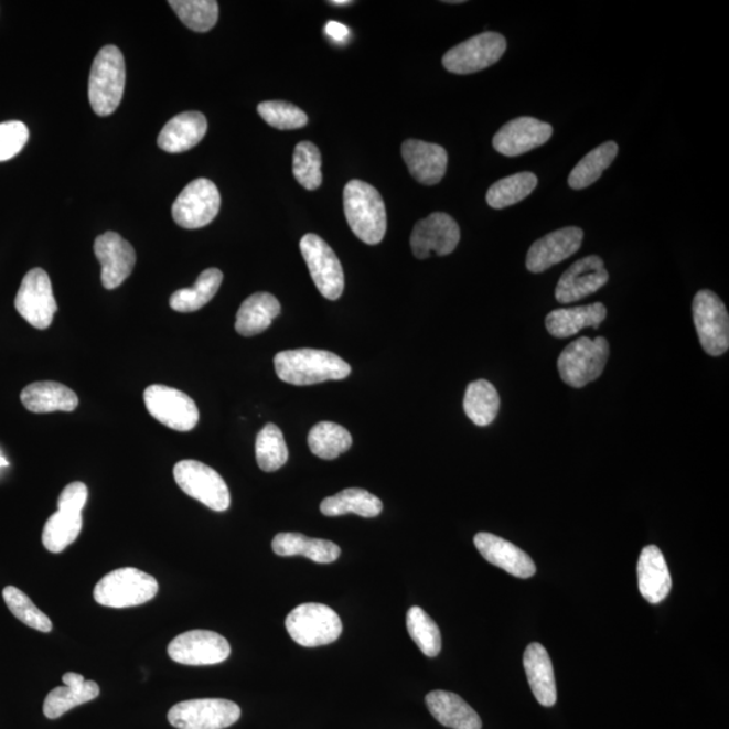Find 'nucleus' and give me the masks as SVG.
<instances>
[{
	"label": "nucleus",
	"mask_w": 729,
	"mask_h": 729,
	"mask_svg": "<svg viewBox=\"0 0 729 729\" xmlns=\"http://www.w3.org/2000/svg\"><path fill=\"white\" fill-rule=\"evenodd\" d=\"M275 369L281 382L305 387L351 376L352 367L340 355L317 349H298L276 354Z\"/></svg>",
	"instance_id": "obj_1"
},
{
	"label": "nucleus",
	"mask_w": 729,
	"mask_h": 729,
	"mask_svg": "<svg viewBox=\"0 0 729 729\" xmlns=\"http://www.w3.org/2000/svg\"><path fill=\"white\" fill-rule=\"evenodd\" d=\"M343 207L349 226L363 243H382L387 233V208L375 186L352 180L343 191Z\"/></svg>",
	"instance_id": "obj_2"
},
{
	"label": "nucleus",
	"mask_w": 729,
	"mask_h": 729,
	"mask_svg": "<svg viewBox=\"0 0 729 729\" xmlns=\"http://www.w3.org/2000/svg\"><path fill=\"white\" fill-rule=\"evenodd\" d=\"M126 86V65L117 46L101 47L94 60L88 82V98L95 114L111 116L122 101Z\"/></svg>",
	"instance_id": "obj_3"
},
{
	"label": "nucleus",
	"mask_w": 729,
	"mask_h": 729,
	"mask_svg": "<svg viewBox=\"0 0 729 729\" xmlns=\"http://www.w3.org/2000/svg\"><path fill=\"white\" fill-rule=\"evenodd\" d=\"M159 582L153 576L135 568L110 571L96 583L94 599L108 608H130L153 600Z\"/></svg>",
	"instance_id": "obj_4"
},
{
	"label": "nucleus",
	"mask_w": 729,
	"mask_h": 729,
	"mask_svg": "<svg viewBox=\"0 0 729 729\" xmlns=\"http://www.w3.org/2000/svg\"><path fill=\"white\" fill-rule=\"evenodd\" d=\"M610 357V343L602 336L590 340L588 336L571 342L560 353L558 371L562 382L573 388H583L598 379L605 369Z\"/></svg>",
	"instance_id": "obj_5"
},
{
	"label": "nucleus",
	"mask_w": 729,
	"mask_h": 729,
	"mask_svg": "<svg viewBox=\"0 0 729 729\" xmlns=\"http://www.w3.org/2000/svg\"><path fill=\"white\" fill-rule=\"evenodd\" d=\"M289 636L303 647H321L339 641L343 625L339 614L324 604L307 602L288 614Z\"/></svg>",
	"instance_id": "obj_6"
},
{
	"label": "nucleus",
	"mask_w": 729,
	"mask_h": 729,
	"mask_svg": "<svg viewBox=\"0 0 729 729\" xmlns=\"http://www.w3.org/2000/svg\"><path fill=\"white\" fill-rule=\"evenodd\" d=\"M173 475L185 495L197 500L210 510L223 512L231 507V491L222 475L213 468L199 461L185 460L176 463Z\"/></svg>",
	"instance_id": "obj_7"
},
{
	"label": "nucleus",
	"mask_w": 729,
	"mask_h": 729,
	"mask_svg": "<svg viewBox=\"0 0 729 729\" xmlns=\"http://www.w3.org/2000/svg\"><path fill=\"white\" fill-rule=\"evenodd\" d=\"M693 321L705 353L720 357L729 347V317L726 304L709 289L693 300Z\"/></svg>",
	"instance_id": "obj_8"
},
{
	"label": "nucleus",
	"mask_w": 729,
	"mask_h": 729,
	"mask_svg": "<svg viewBox=\"0 0 729 729\" xmlns=\"http://www.w3.org/2000/svg\"><path fill=\"white\" fill-rule=\"evenodd\" d=\"M237 704L223 698H199L174 705L168 720L178 729H225L239 720Z\"/></svg>",
	"instance_id": "obj_9"
},
{
	"label": "nucleus",
	"mask_w": 729,
	"mask_h": 729,
	"mask_svg": "<svg viewBox=\"0 0 729 729\" xmlns=\"http://www.w3.org/2000/svg\"><path fill=\"white\" fill-rule=\"evenodd\" d=\"M507 50L502 34L485 32L463 41L444 54L442 64L455 75H470L495 65Z\"/></svg>",
	"instance_id": "obj_10"
},
{
	"label": "nucleus",
	"mask_w": 729,
	"mask_h": 729,
	"mask_svg": "<svg viewBox=\"0 0 729 729\" xmlns=\"http://www.w3.org/2000/svg\"><path fill=\"white\" fill-rule=\"evenodd\" d=\"M300 251L318 291L323 298L339 300L345 289V275L334 250L318 235L305 234L300 240Z\"/></svg>",
	"instance_id": "obj_11"
},
{
	"label": "nucleus",
	"mask_w": 729,
	"mask_h": 729,
	"mask_svg": "<svg viewBox=\"0 0 729 729\" xmlns=\"http://www.w3.org/2000/svg\"><path fill=\"white\" fill-rule=\"evenodd\" d=\"M143 400L149 414L168 429L183 432L195 429L199 409L184 392L154 384L144 390Z\"/></svg>",
	"instance_id": "obj_12"
},
{
	"label": "nucleus",
	"mask_w": 729,
	"mask_h": 729,
	"mask_svg": "<svg viewBox=\"0 0 729 729\" xmlns=\"http://www.w3.org/2000/svg\"><path fill=\"white\" fill-rule=\"evenodd\" d=\"M221 194L208 179H196L173 203L172 215L180 227L195 231L210 225L218 215Z\"/></svg>",
	"instance_id": "obj_13"
},
{
	"label": "nucleus",
	"mask_w": 729,
	"mask_h": 729,
	"mask_svg": "<svg viewBox=\"0 0 729 729\" xmlns=\"http://www.w3.org/2000/svg\"><path fill=\"white\" fill-rule=\"evenodd\" d=\"M15 309L33 328L46 330L51 326L58 307L50 276L44 269H32L23 277L15 298Z\"/></svg>",
	"instance_id": "obj_14"
},
{
	"label": "nucleus",
	"mask_w": 729,
	"mask_h": 729,
	"mask_svg": "<svg viewBox=\"0 0 729 729\" xmlns=\"http://www.w3.org/2000/svg\"><path fill=\"white\" fill-rule=\"evenodd\" d=\"M232 647L227 639L214 631L194 630L173 639L168 646V655L180 665H218L231 656Z\"/></svg>",
	"instance_id": "obj_15"
},
{
	"label": "nucleus",
	"mask_w": 729,
	"mask_h": 729,
	"mask_svg": "<svg viewBox=\"0 0 729 729\" xmlns=\"http://www.w3.org/2000/svg\"><path fill=\"white\" fill-rule=\"evenodd\" d=\"M461 231L458 223L449 214L433 213L415 225L411 235L414 256L426 260L436 253L438 256H449L460 244Z\"/></svg>",
	"instance_id": "obj_16"
},
{
	"label": "nucleus",
	"mask_w": 729,
	"mask_h": 729,
	"mask_svg": "<svg viewBox=\"0 0 729 729\" xmlns=\"http://www.w3.org/2000/svg\"><path fill=\"white\" fill-rule=\"evenodd\" d=\"M610 280L604 261L599 256L581 258L560 276L556 299L560 304H570L598 292Z\"/></svg>",
	"instance_id": "obj_17"
},
{
	"label": "nucleus",
	"mask_w": 729,
	"mask_h": 729,
	"mask_svg": "<svg viewBox=\"0 0 729 729\" xmlns=\"http://www.w3.org/2000/svg\"><path fill=\"white\" fill-rule=\"evenodd\" d=\"M95 256L101 265V285L116 289L136 267V250L118 233L107 232L95 239Z\"/></svg>",
	"instance_id": "obj_18"
},
{
	"label": "nucleus",
	"mask_w": 729,
	"mask_h": 729,
	"mask_svg": "<svg viewBox=\"0 0 729 729\" xmlns=\"http://www.w3.org/2000/svg\"><path fill=\"white\" fill-rule=\"evenodd\" d=\"M583 232L580 227H564L536 240L528 250L526 267L529 272L542 274L554 265L568 260L580 250Z\"/></svg>",
	"instance_id": "obj_19"
},
{
	"label": "nucleus",
	"mask_w": 729,
	"mask_h": 729,
	"mask_svg": "<svg viewBox=\"0 0 729 729\" xmlns=\"http://www.w3.org/2000/svg\"><path fill=\"white\" fill-rule=\"evenodd\" d=\"M553 136L551 125L532 117H521L505 124L493 137V148L500 154L517 157L545 144Z\"/></svg>",
	"instance_id": "obj_20"
},
{
	"label": "nucleus",
	"mask_w": 729,
	"mask_h": 729,
	"mask_svg": "<svg viewBox=\"0 0 729 729\" xmlns=\"http://www.w3.org/2000/svg\"><path fill=\"white\" fill-rule=\"evenodd\" d=\"M474 545L487 562L512 576L529 578L536 573V566L532 557L522 548L497 535L480 533L474 536Z\"/></svg>",
	"instance_id": "obj_21"
},
{
	"label": "nucleus",
	"mask_w": 729,
	"mask_h": 729,
	"mask_svg": "<svg viewBox=\"0 0 729 729\" xmlns=\"http://www.w3.org/2000/svg\"><path fill=\"white\" fill-rule=\"evenodd\" d=\"M401 156L417 182L436 185L448 170V152L436 143L407 140L403 143Z\"/></svg>",
	"instance_id": "obj_22"
},
{
	"label": "nucleus",
	"mask_w": 729,
	"mask_h": 729,
	"mask_svg": "<svg viewBox=\"0 0 729 729\" xmlns=\"http://www.w3.org/2000/svg\"><path fill=\"white\" fill-rule=\"evenodd\" d=\"M639 590L650 604H660L672 590V576L664 554L656 546L644 547L637 562Z\"/></svg>",
	"instance_id": "obj_23"
},
{
	"label": "nucleus",
	"mask_w": 729,
	"mask_h": 729,
	"mask_svg": "<svg viewBox=\"0 0 729 729\" xmlns=\"http://www.w3.org/2000/svg\"><path fill=\"white\" fill-rule=\"evenodd\" d=\"M63 683L65 686L53 689L45 698L44 715L47 719H58L68 710L93 701L100 695L99 685L84 679L81 674L66 673Z\"/></svg>",
	"instance_id": "obj_24"
},
{
	"label": "nucleus",
	"mask_w": 729,
	"mask_h": 729,
	"mask_svg": "<svg viewBox=\"0 0 729 729\" xmlns=\"http://www.w3.org/2000/svg\"><path fill=\"white\" fill-rule=\"evenodd\" d=\"M207 119L203 114L189 111L179 114L162 128L159 147L168 153H183L195 148L207 132Z\"/></svg>",
	"instance_id": "obj_25"
},
{
	"label": "nucleus",
	"mask_w": 729,
	"mask_h": 729,
	"mask_svg": "<svg viewBox=\"0 0 729 729\" xmlns=\"http://www.w3.org/2000/svg\"><path fill=\"white\" fill-rule=\"evenodd\" d=\"M524 671L536 700L544 707L557 703V685L550 656L539 643H532L524 652Z\"/></svg>",
	"instance_id": "obj_26"
},
{
	"label": "nucleus",
	"mask_w": 729,
	"mask_h": 729,
	"mask_svg": "<svg viewBox=\"0 0 729 729\" xmlns=\"http://www.w3.org/2000/svg\"><path fill=\"white\" fill-rule=\"evenodd\" d=\"M427 708L433 719L451 729H481L482 721L475 710L455 693L433 690L426 696Z\"/></svg>",
	"instance_id": "obj_27"
},
{
	"label": "nucleus",
	"mask_w": 729,
	"mask_h": 729,
	"mask_svg": "<svg viewBox=\"0 0 729 729\" xmlns=\"http://www.w3.org/2000/svg\"><path fill=\"white\" fill-rule=\"evenodd\" d=\"M21 401L30 412L50 414L75 411L78 397L74 390L54 382H41L28 385L22 390Z\"/></svg>",
	"instance_id": "obj_28"
},
{
	"label": "nucleus",
	"mask_w": 729,
	"mask_h": 729,
	"mask_svg": "<svg viewBox=\"0 0 729 729\" xmlns=\"http://www.w3.org/2000/svg\"><path fill=\"white\" fill-rule=\"evenodd\" d=\"M605 318L607 309L602 303L554 310L546 318V329L556 339L564 340L587 328L599 329Z\"/></svg>",
	"instance_id": "obj_29"
},
{
	"label": "nucleus",
	"mask_w": 729,
	"mask_h": 729,
	"mask_svg": "<svg viewBox=\"0 0 729 729\" xmlns=\"http://www.w3.org/2000/svg\"><path fill=\"white\" fill-rule=\"evenodd\" d=\"M272 548L277 556H303L317 564H333L341 556V547L334 542L309 538V536L298 533L277 534Z\"/></svg>",
	"instance_id": "obj_30"
},
{
	"label": "nucleus",
	"mask_w": 729,
	"mask_h": 729,
	"mask_svg": "<svg viewBox=\"0 0 729 729\" xmlns=\"http://www.w3.org/2000/svg\"><path fill=\"white\" fill-rule=\"evenodd\" d=\"M281 305L274 294L258 292L246 299L239 307L235 330L244 336L261 334L279 317Z\"/></svg>",
	"instance_id": "obj_31"
},
{
	"label": "nucleus",
	"mask_w": 729,
	"mask_h": 729,
	"mask_svg": "<svg viewBox=\"0 0 729 729\" xmlns=\"http://www.w3.org/2000/svg\"><path fill=\"white\" fill-rule=\"evenodd\" d=\"M383 502L372 493L351 487L336 493L335 496L324 498L321 504V512L324 516L335 517L347 514H355L361 517H376L382 514Z\"/></svg>",
	"instance_id": "obj_32"
},
{
	"label": "nucleus",
	"mask_w": 729,
	"mask_h": 729,
	"mask_svg": "<svg viewBox=\"0 0 729 729\" xmlns=\"http://www.w3.org/2000/svg\"><path fill=\"white\" fill-rule=\"evenodd\" d=\"M223 274L219 269L210 268L197 277L194 287L179 289L171 297V309L178 312H195L214 299L219 291Z\"/></svg>",
	"instance_id": "obj_33"
},
{
	"label": "nucleus",
	"mask_w": 729,
	"mask_h": 729,
	"mask_svg": "<svg viewBox=\"0 0 729 729\" xmlns=\"http://www.w3.org/2000/svg\"><path fill=\"white\" fill-rule=\"evenodd\" d=\"M463 409L468 418L475 426L486 427L496 419L500 409V396L497 390L486 379H478L469 384Z\"/></svg>",
	"instance_id": "obj_34"
},
{
	"label": "nucleus",
	"mask_w": 729,
	"mask_h": 729,
	"mask_svg": "<svg viewBox=\"0 0 729 729\" xmlns=\"http://www.w3.org/2000/svg\"><path fill=\"white\" fill-rule=\"evenodd\" d=\"M619 153L617 142H605L600 144L599 148L592 150L583 159L578 162L575 170L571 171L569 176V185L571 189L580 191L586 190L588 186L598 182L601 174L611 167L614 159Z\"/></svg>",
	"instance_id": "obj_35"
},
{
	"label": "nucleus",
	"mask_w": 729,
	"mask_h": 729,
	"mask_svg": "<svg viewBox=\"0 0 729 729\" xmlns=\"http://www.w3.org/2000/svg\"><path fill=\"white\" fill-rule=\"evenodd\" d=\"M353 438L345 427L333 421H321L312 427L309 433V446L312 454L322 460H335L352 448Z\"/></svg>",
	"instance_id": "obj_36"
},
{
	"label": "nucleus",
	"mask_w": 729,
	"mask_h": 729,
	"mask_svg": "<svg viewBox=\"0 0 729 729\" xmlns=\"http://www.w3.org/2000/svg\"><path fill=\"white\" fill-rule=\"evenodd\" d=\"M536 185L538 178L532 172L512 174L491 186L486 194V203L495 210L514 206L532 195Z\"/></svg>",
	"instance_id": "obj_37"
},
{
	"label": "nucleus",
	"mask_w": 729,
	"mask_h": 729,
	"mask_svg": "<svg viewBox=\"0 0 729 729\" xmlns=\"http://www.w3.org/2000/svg\"><path fill=\"white\" fill-rule=\"evenodd\" d=\"M83 528V517L77 514H66L57 511L45 523L42 533V544L46 550L57 554L74 544Z\"/></svg>",
	"instance_id": "obj_38"
},
{
	"label": "nucleus",
	"mask_w": 729,
	"mask_h": 729,
	"mask_svg": "<svg viewBox=\"0 0 729 729\" xmlns=\"http://www.w3.org/2000/svg\"><path fill=\"white\" fill-rule=\"evenodd\" d=\"M288 448L282 431L274 424H268L258 432L256 458L264 472L272 473L285 467L288 461Z\"/></svg>",
	"instance_id": "obj_39"
},
{
	"label": "nucleus",
	"mask_w": 729,
	"mask_h": 729,
	"mask_svg": "<svg viewBox=\"0 0 729 729\" xmlns=\"http://www.w3.org/2000/svg\"><path fill=\"white\" fill-rule=\"evenodd\" d=\"M171 8L186 28L208 32L218 22L219 4L215 0H171Z\"/></svg>",
	"instance_id": "obj_40"
},
{
	"label": "nucleus",
	"mask_w": 729,
	"mask_h": 729,
	"mask_svg": "<svg viewBox=\"0 0 729 729\" xmlns=\"http://www.w3.org/2000/svg\"><path fill=\"white\" fill-rule=\"evenodd\" d=\"M407 630L420 652L433 658L442 650V635L438 625L420 607H412L407 613Z\"/></svg>",
	"instance_id": "obj_41"
},
{
	"label": "nucleus",
	"mask_w": 729,
	"mask_h": 729,
	"mask_svg": "<svg viewBox=\"0 0 729 729\" xmlns=\"http://www.w3.org/2000/svg\"><path fill=\"white\" fill-rule=\"evenodd\" d=\"M293 176L305 190L315 191L322 185V156L315 144L300 142L294 149Z\"/></svg>",
	"instance_id": "obj_42"
},
{
	"label": "nucleus",
	"mask_w": 729,
	"mask_h": 729,
	"mask_svg": "<svg viewBox=\"0 0 729 729\" xmlns=\"http://www.w3.org/2000/svg\"><path fill=\"white\" fill-rule=\"evenodd\" d=\"M3 599L11 613L30 629L40 632H51L53 629L51 619L35 607L34 602L28 598L22 590L15 587H8L3 590Z\"/></svg>",
	"instance_id": "obj_43"
},
{
	"label": "nucleus",
	"mask_w": 729,
	"mask_h": 729,
	"mask_svg": "<svg viewBox=\"0 0 729 729\" xmlns=\"http://www.w3.org/2000/svg\"><path fill=\"white\" fill-rule=\"evenodd\" d=\"M257 111L265 122L279 130L301 129L309 122V117L303 110L287 101H262L257 107Z\"/></svg>",
	"instance_id": "obj_44"
},
{
	"label": "nucleus",
	"mask_w": 729,
	"mask_h": 729,
	"mask_svg": "<svg viewBox=\"0 0 729 729\" xmlns=\"http://www.w3.org/2000/svg\"><path fill=\"white\" fill-rule=\"evenodd\" d=\"M29 141L28 126L20 120L0 124V162L14 159Z\"/></svg>",
	"instance_id": "obj_45"
},
{
	"label": "nucleus",
	"mask_w": 729,
	"mask_h": 729,
	"mask_svg": "<svg viewBox=\"0 0 729 729\" xmlns=\"http://www.w3.org/2000/svg\"><path fill=\"white\" fill-rule=\"evenodd\" d=\"M87 498V486L83 482H72V484L65 486V490L58 497V511L66 512V514L82 515Z\"/></svg>",
	"instance_id": "obj_46"
},
{
	"label": "nucleus",
	"mask_w": 729,
	"mask_h": 729,
	"mask_svg": "<svg viewBox=\"0 0 729 729\" xmlns=\"http://www.w3.org/2000/svg\"><path fill=\"white\" fill-rule=\"evenodd\" d=\"M326 33L330 39L339 42L346 41L349 35H351V32H349V29L345 25L334 21L328 23Z\"/></svg>",
	"instance_id": "obj_47"
},
{
	"label": "nucleus",
	"mask_w": 729,
	"mask_h": 729,
	"mask_svg": "<svg viewBox=\"0 0 729 729\" xmlns=\"http://www.w3.org/2000/svg\"><path fill=\"white\" fill-rule=\"evenodd\" d=\"M329 3L333 6H347V4H352L353 2H351V0H333V2H329Z\"/></svg>",
	"instance_id": "obj_48"
},
{
	"label": "nucleus",
	"mask_w": 729,
	"mask_h": 729,
	"mask_svg": "<svg viewBox=\"0 0 729 729\" xmlns=\"http://www.w3.org/2000/svg\"><path fill=\"white\" fill-rule=\"evenodd\" d=\"M8 465H9L8 461H6L4 458L2 457V454H0V468L8 467Z\"/></svg>",
	"instance_id": "obj_49"
}]
</instances>
